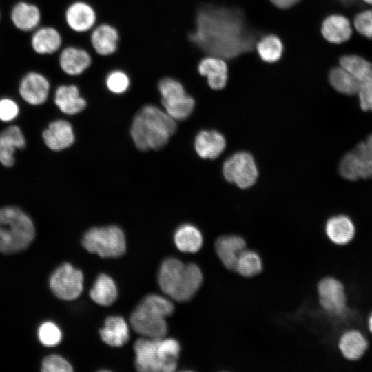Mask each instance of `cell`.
Instances as JSON below:
<instances>
[{
  "mask_svg": "<svg viewBox=\"0 0 372 372\" xmlns=\"http://www.w3.org/2000/svg\"><path fill=\"white\" fill-rule=\"evenodd\" d=\"M187 39L206 56L224 60L247 52L256 44V35L240 10L203 3L196 8L194 27Z\"/></svg>",
  "mask_w": 372,
  "mask_h": 372,
  "instance_id": "obj_1",
  "label": "cell"
},
{
  "mask_svg": "<svg viewBox=\"0 0 372 372\" xmlns=\"http://www.w3.org/2000/svg\"><path fill=\"white\" fill-rule=\"evenodd\" d=\"M176 127V121L165 111L148 104L134 117L130 135L140 150L159 149L165 146Z\"/></svg>",
  "mask_w": 372,
  "mask_h": 372,
  "instance_id": "obj_2",
  "label": "cell"
},
{
  "mask_svg": "<svg viewBox=\"0 0 372 372\" xmlns=\"http://www.w3.org/2000/svg\"><path fill=\"white\" fill-rule=\"evenodd\" d=\"M203 279L198 265L184 264L175 258L165 259L158 274V282L163 292L178 302L189 300L200 288Z\"/></svg>",
  "mask_w": 372,
  "mask_h": 372,
  "instance_id": "obj_3",
  "label": "cell"
},
{
  "mask_svg": "<svg viewBox=\"0 0 372 372\" xmlns=\"http://www.w3.org/2000/svg\"><path fill=\"white\" fill-rule=\"evenodd\" d=\"M135 366L142 372H173L180 351L174 338H141L134 344Z\"/></svg>",
  "mask_w": 372,
  "mask_h": 372,
  "instance_id": "obj_4",
  "label": "cell"
},
{
  "mask_svg": "<svg viewBox=\"0 0 372 372\" xmlns=\"http://www.w3.org/2000/svg\"><path fill=\"white\" fill-rule=\"evenodd\" d=\"M173 311V304L165 298L148 295L132 313L130 322L134 331L144 338H163L167 332L165 318Z\"/></svg>",
  "mask_w": 372,
  "mask_h": 372,
  "instance_id": "obj_5",
  "label": "cell"
},
{
  "mask_svg": "<svg viewBox=\"0 0 372 372\" xmlns=\"http://www.w3.org/2000/svg\"><path fill=\"white\" fill-rule=\"evenodd\" d=\"M35 229L31 218L20 208H0V251L16 253L26 249L32 242Z\"/></svg>",
  "mask_w": 372,
  "mask_h": 372,
  "instance_id": "obj_6",
  "label": "cell"
},
{
  "mask_svg": "<svg viewBox=\"0 0 372 372\" xmlns=\"http://www.w3.org/2000/svg\"><path fill=\"white\" fill-rule=\"evenodd\" d=\"M316 289L318 302L324 313L339 320L347 328L357 327L364 331L348 307L346 288L340 280L333 276H325L319 280Z\"/></svg>",
  "mask_w": 372,
  "mask_h": 372,
  "instance_id": "obj_7",
  "label": "cell"
},
{
  "mask_svg": "<svg viewBox=\"0 0 372 372\" xmlns=\"http://www.w3.org/2000/svg\"><path fill=\"white\" fill-rule=\"evenodd\" d=\"M165 111L175 121L187 118L193 112L195 101L186 92L182 81L166 76L160 79L156 85Z\"/></svg>",
  "mask_w": 372,
  "mask_h": 372,
  "instance_id": "obj_8",
  "label": "cell"
},
{
  "mask_svg": "<svg viewBox=\"0 0 372 372\" xmlns=\"http://www.w3.org/2000/svg\"><path fill=\"white\" fill-rule=\"evenodd\" d=\"M82 244L89 252L104 258L119 257L126 250L124 233L116 225L91 228L84 234Z\"/></svg>",
  "mask_w": 372,
  "mask_h": 372,
  "instance_id": "obj_9",
  "label": "cell"
},
{
  "mask_svg": "<svg viewBox=\"0 0 372 372\" xmlns=\"http://www.w3.org/2000/svg\"><path fill=\"white\" fill-rule=\"evenodd\" d=\"M223 172L225 178L240 188L253 185L258 178V169L253 156L245 152L234 154L224 163Z\"/></svg>",
  "mask_w": 372,
  "mask_h": 372,
  "instance_id": "obj_10",
  "label": "cell"
},
{
  "mask_svg": "<svg viewBox=\"0 0 372 372\" xmlns=\"http://www.w3.org/2000/svg\"><path fill=\"white\" fill-rule=\"evenodd\" d=\"M50 287L57 298L65 300H74L83 291V273L70 263H63L51 275Z\"/></svg>",
  "mask_w": 372,
  "mask_h": 372,
  "instance_id": "obj_11",
  "label": "cell"
},
{
  "mask_svg": "<svg viewBox=\"0 0 372 372\" xmlns=\"http://www.w3.org/2000/svg\"><path fill=\"white\" fill-rule=\"evenodd\" d=\"M64 21L69 30L79 34L89 33L98 23L94 6L84 0H74L65 9Z\"/></svg>",
  "mask_w": 372,
  "mask_h": 372,
  "instance_id": "obj_12",
  "label": "cell"
},
{
  "mask_svg": "<svg viewBox=\"0 0 372 372\" xmlns=\"http://www.w3.org/2000/svg\"><path fill=\"white\" fill-rule=\"evenodd\" d=\"M369 345V337L362 329L349 327L342 331L336 341L337 349L341 356L349 362L360 360Z\"/></svg>",
  "mask_w": 372,
  "mask_h": 372,
  "instance_id": "obj_13",
  "label": "cell"
},
{
  "mask_svg": "<svg viewBox=\"0 0 372 372\" xmlns=\"http://www.w3.org/2000/svg\"><path fill=\"white\" fill-rule=\"evenodd\" d=\"M88 39L92 53L107 57L118 50L120 33L112 24L102 22L97 23L88 33Z\"/></svg>",
  "mask_w": 372,
  "mask_h": 372,
  "instance_id": "obj_14",
  "label": "cell"
},
{
  "mask_svg": "<svg viewBox=\"0 0 372 372\" xmlns=\"http://www.w3.org/2000/svg\"><path fill=\"white\" fill-rule=\"evenodd\" d=\"M92 62V54L87 49L76 45L63 48L58 58L59 68L65 74L71 77L83 74L90 68Z\"/></svg>",
  "mask_w": 372,
  "mask_h": 372,
  "instance_id": "obj_15",
  "label": "cell"
},
{
  "mask_svg": "<svg viewBox=\"0 0 372 372\" xmlns=\"http://www.w3.org/2000/svg\"><path fill=\"white\" fill-rule=\"evenodd\" d=\"M50 89V82L45 76L37 72H30L21 80L19 92L26 103L39 105L46 101Z\"/></svg>",
  "mask_w": 372,
  "mask_h": 372,
  "instance_id": "obj_16",
  "label": "cell"
},
{
  "mask_svg": "<svg viewBox=\"0 0 372 372\" xmlns=\"http://www.w3.org/2000/svg\"><path fill=\"white\" fill-rule=\"evenodd\" d=\"M324 232L330 243L339 247L346 246L354 239L356 225L350 216L338 214L327 220Z\"/></svg>",
  "mask_w": 372,
  "mask_h": 372,
  "instance_id": "obj_17",
  "label": "cell"
},
{
  "mask_svg": "<svg viewBox=\"0 0 372 372\" xmlns=\"http://www.w3.org/2000/svg\"><path fill=\"white\" fill-rule=\"evenodd\" d=\"M320 32L328 43L341 44L350 39L353 27L351 21L344 15L331 14L322 21Z\"/></svg>",
  "mask_w": 372,
  "mask_h": 372,
  "instance_id": "obj_18",
  "label": "cell"
},
{
  "mask_svg": "<svg viewBox=\"0 0 372 372\" xmlns=\"http://www.w3.org/2000/svg\"><path fill=\"white\" fill-rule=\"evenodd\" d=\"M46 146L54 151H60L70 147L75 140L71 124L65 120L51 122L42 133Z\"/></svg>",
  "mask_w": 372,
  "mask_h": 372,
  "instance_id": "obj_19",
  "label": "cell"
},
{
  "mask_svg": "<svg viewBox=\"0 0 372 372\" xmlns=\"http://www.w3.org/2000/svg\"><path fill=\"white\" fill-rule=\"evenodd\" d=\"M196 70L201 76L206 77L207 84L211 89L220 90L226 85L227 66L224 59L205 56L198 61Z\"/></svg>",
  "mask_w": 372,
  "mask_h": 372,
  "instance_id": "obj_20",
  "label": "cell"
},
{
  "mask_svg": "<svg viewBox=\"0 0 372 372\" xmlns=\"http://www.w3.org/2000/svg\"><path fill=\"white\" fill-rule=\"evenodd\" d=\"M54 103L64 114L73 115L83 111L87 101L75 84L61 85L54 94Z\"/></svg>",
  "mask_w": 372,
  "mask_h": 372,
  "instance_id": "obj_21",
  "label": "cell"
},
{
  "mask_svg": "<svg viewBox=\"0 0 372 372\" xmlns=\"http://www.w3.org/2000/svg\"><path fill=\"white\" fill-rule=\"evenodd\" d=\"M246 242L240 236L227 235L219 237L215 242L216 254L223 265L234 270L240 254L245 249Z\"/></svg>",
  "mask_w": 372,
  "mask_h": 372,
  "instance_id": "obj_22",
  "label": "cell"
},
{
  "mask_svg": "<svg viewBox=\"0 0 372 372\" xmlns=\"http://www.w3.org/2000/svg\"><path fill=\"white\" fill-rule=\"evenodd\" d=\"M30 42L36 53L52 54L61 49L63 39L61 32L56 28L45 26L35 30Z\"/></svg>",
  "mask_w": 372,
  "mask_h": 372,
  "instance_id": "obj_23",
  "label": "cell"
},
{
  "mask_svg": "<svg viewBox=\"0 0 372 372\" xmlns=\"http://www.w3.org/2000/svg\"><path fill=\"white\" fill-rule=\"evenodd\" d=\"M225 146L224 136L216 130H202L194 141L195 150L203 158H217L223 152Z\"/></svg>",
  "mask_w": 372,
  "mask_h": 372,
  "instance_id": "obj_24",
  "label": "cell"
},
{
  "mask_svg": "<svg viewBox=\"0 0 372 372\" xmlns=\"http://www.w3.org/2000/svg\"><path fill=\"white\" fill-rule=\"evenodd\" d=\"M127 322L121 316H112L105 320L104 327L99 330L102 340L112 347H121L130 338Z\"/></svg>",
  "mask_w": 372,
  "mask_h": 372,
  "instance_id": "obj_25",
  "label": "cell"
},
{
  "mask_svg": "<svg viewBox=\"0 0 372 372\" xmlns=\"http://www.w3.org/2000/svg\"><path fill=\"white\" fill-rule=\"evenodd\" d=\"M10 17L13 25L22 31L34 30L41 20L39 8L25 1L17 3L12 8Z\"/></svg>",
  "mask_w": 372,
  "mask_h": 372,
  "instance_id": "obj_26",
  "label": "cell"
},
{
  "mask_svg": "<svg viewBox=\"0 0 372 372\" xmlns=\"http://www.w3.org/2000/svg\"><path fill=\"white\" fill-rule=\"evenodd\" d=\"M328 81L338 93L348 96H357L361 83L339 65L330 68Z\"/></svg>",
  "mask_w": 372,
  "mask_h": 372,
  "instance_id": "obj_27",
  "label": "cell"
},
{
  "mask_svg": "<svg viewBox=\"0 0 372 372\" xmlns=\"http://www.w3.org/2000/svg\"><path fill=\"white\" fill-rule=\"evenodd\" d=\"M118 295L115 282L105 273L100 274L90 291L91 299L101 306H109L115 302Z\"/></svg>",
  "mask_w": 372,
  "mask_h": 372,
  "instance_id": "obj_28",
  "label": "cell"
},
{
  "mask_svg": "<svg viewBox=\"0 0 372 372\" xmlns=\"http://www.w3.org/2000/svg\"><path fill=\"white\" fill-rule=\"evenodd\" d=\"M178 250L186 253L197 252L203 245V236L198 229L190 224L179 227L174 236Z\"/></svg>",
  "mask_w": 372,
  "mask_h": 372,
  "instance_id": "obj_29",
  "label": "cell"
},
{
  "mask_svg": "<svg viewBox=\"0 0 372 372\" xmlns=\"http://www.w3.org/2000/svg\"><path fill=\"white\" fill-rule=\"evenodd\" d=\"M338 65L349 72L361 83L372 81V63L357 54L340 57Z\"/></svg>",
  "mask_w": 372,
  "mask_h": 372,
  "instance_id": "obj_30",
  "label": "cell"
},
{
  "mask_svg": "<svg viewBox=\"0 0 372 372\" xmlns=\"http://www.w3.org/2000/svg\"><path fill=\"white\" fill-rule=\"evenodd\" d=\"M350 154L358 180L372 178V152L365 143H360Z\"/></svg>",
  "mask_w": 372,
  "mask_h": 372,
  "instance_id": "obj_31",
  "label": "cell"
},
{
  "mask_svg": "<svg viewBox=\"0 0 372 372\" xmlns=\"http://www.w3.org/2000/svg\"><path fill=\"white\" fill-rule=\"evenodd\" d=\"M260 57L265 62L274 63L282 54L283 45L276 35L269 34L261 38L256 44Z\"/></svg>",
  "mask_w": 372,
  "mask_h": 372,
  "instance_id": "obj_32",
  "label": "cell"
},
{
  "mask_svg": "<svg viewBox=\"0 0 372 372\" xmlns=\"http://www.w3.org/2000/svg\"><path fill=\"white\" fill-rule=\"evenodd\" d=\"M262 268L259 255L254 251L244 249L238 256L234 270L244 277H252L258 274Z\"/></svg>",
  "mask_w": 372,
  "mask_h": 372,
  "instance_id": "obj_33",
  "label": "cell"
},
{
  "mask_svg": "<svg viewBox=\"0 0 372 372\" xmlns=\"http://www.w3.org/2000/svg\"><path fill=\"white\" fill-rule=\"evenodd\" d=\"M104 85L110 93L121 95L130 90L132 80L129 74L124 70L113 68L106 74Z\"/></svg>",
  "mask_w": 372,
  "mask_h": 372,
  "instance_id": "obj_34",
  "label": "cell"
},
{
  "mask_svg": "<svg viewBox=\"0 0 372 372\" xmlns=\"http://www.w3.org/2000/svg\"><path fill=\"white\" fill-rule=\"evenodd\" d=\"M38 338L43 345L54 347L61 342L62 333L56 324L52 322H45L39 327Z\"/></svg>",
  "mask_w": 372,
  "mask_h": 372,
  "instance_id": "obj_35",
  "label": "cell"
},
{
  "mask_svg": "<svg viewBox=\"0 0 372 372\" xmlns=\"http://www.w3.org/2000/svg\"><path fill=\"white\" fill-rule=\"evenodd\" d=\"M351 24L353 28L360 34L372 39V6L358 12Z\"/></svg>",
  "mask_w": 372,
  "mask_h": 372,
  "instance_id": "obj_36",
  "label": "cell"
},
{
  "mask_svg": "<svg viewBox=\"0 0 372 372\" xmlns=\"http://www.w3.org/2000/svg\"><path fill=\"white\" fill-rule=\"evenodd\" d=\"M0 141L8 143L16 149H23L26 145L25 136L17 125H11L0 133Z\"/></svg>",
  "mask_w": 372,
  "mask_h": 372,
  "instance_id": "obj_37",
  "label": "cell"
},
{
  "mask_svg": "<svg viewBox=\"0 0 372 372\" xmlns=\"http://www.w3.org/2000/svg\"><path fill=\"white\" fill-rule=\"evenodd\" d=\"M41 371L43 372H70L73 369L71 364L61 356L50 355L43 359Z\"/></svg>",
  "mask_w": 372,
  "mask_h": 372,
  "instance_id": "obj_38",
  "label": "cell"
},
{
  "mask_svg": "<svg viewBox=\"0 0 372 372\" xmlns=\"http://www.w3.org/2000/svg\"><path fill=\"white\" fill-rule=\"evenodd\" d=\"M19 108L17 103L11 99H0V120L8 122L14 120L19 114Z\"/></svg>",
  "mask_w": 372,
  "mask_h": 372,
  "instance_id": "obj_39",
  "label": "cell"
},
{
  "mask_svg": "<svg viewBox=\"0 0 372 372\" xmlns=\"http://www.w3.org/2000/svg\"><path fill=\"white\" fill-rule=\"evenodd\" d=\"M357 96L360 108L372 112V81L361 84Z\"/></svg>",
  "mask_w": 372,
  "mask_h": 372,
  "instance_id": "obj_40",
  "label": "cell"
},
{
  "mask_svg": "<svg viewBox=\"0 0 372 372\" xmlns=\"http://www.w3.org/2000/svg\"><path fill=\"white\" fill-rule=\"evenodd\" d=\"M16 148L8 143L0 141V163L5 167H12L14 164Z\"/></svg>",
  "mask_w": 372,
  "mask_h": 372,
  "instance_id": "obj_41",
  "label": "cell"
},
{
  "mask_svg": "<svg viewBox=\"0 0 372 372\" xmlns=\"http://www.w3.org/2000/svg\"><path fill=\"white\" fill-rule=\"evenodd\" d=\"M343 8L344 14H356L364 10L366 3L362 0H337Z\"/></svg>",
  "mask_w": 372,
  "mask_h": 372,
  "instance_id": "obj_42",
  "label": "cell"
},
{
  "mask_svg": "<svg viewBox=\"0 0 372 372\" xmlns=\"http://www.w3.org/2000/svg\"><path fill=\"white\" fill-rule=\"evenodd\" d=\"M271 2L279 8H288L300 0H270Z\"/></svg>",
  "mask_w": 372,
  "mask_h": 372,
  "instance_id": "obj_43",
  "label": "cell"
},
{
  "mask_svg": "<svg viewBox=\"0 0 372 372\" xmlns=\"http://www.w3.org/2000/svg\"><path fill=\"white\" fill-rule=\"evenodd\" d=\"M366 328L369 337H372V311L367 316Z\"/></svg>",
  "mask_w": 372,
  "mask_h": 372,
  "instance_id": "obj_44",
  "label": "cell"
},
{
  "mask_svg": "<svg viewBox=\"0 0 372 372\" xmlns=\"http://www.w3.org/2000/svg\"><path fill=\"white\" fill-rule=\"evenodd\" d=\"M368 148L372 152V134H370L364 142Z\"/></svg>",
  "mask_w": 372,
  "mask_h": 372,
  "instance_id": "obj_45",
  "label": "cell"
},
{
  "mask_svg": "<svg viewBox=\"0 0 372 372\" xmlns=\"http://www.w3.org/2000/svg\"><path fill=\"white\" fill-rule=\"evenodd\" d=\"M365 3L372 6V0H362Z\"/></svg>",
  "mask_w": 372,
  "mask_h": 372,
  "instance_id": "obj_46",
  "label": "cell"
}]
</instances>
